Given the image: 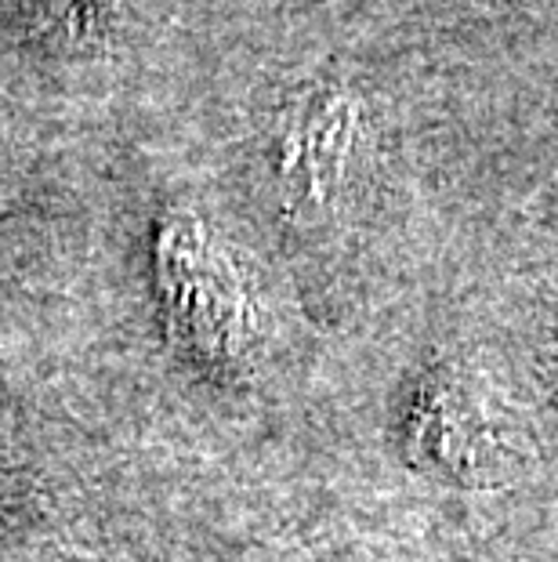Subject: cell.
Wrapping results in <instances>:
<instances>
[{
  "label": "cell",
  "mask_w": 558,
  "mask_h": 562,
  "mask_svg": "<svg viewBox=\"0 0 558 562\" xmlns=\"http://www.w3.org/2000/svg\"><path fill=\"white\" fill-rule=\"evenodd\" d=\"M88 0H0L8 15H15L26 30H58L84 11Z\"/></svg>",
  "instance_id": "cell-1"
}]
</instances>
